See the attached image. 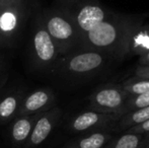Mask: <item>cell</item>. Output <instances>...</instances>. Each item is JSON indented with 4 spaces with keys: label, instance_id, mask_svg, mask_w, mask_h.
<instances>
[{
    "label": "cell",
    "instance_id": "obj_6",
    "mask_svg": "<svg viewBox=\"0 0 149 148\" xmlns=\"http://www.w3.org/2000/svg\"><path fill=\"white\" fill-rule=\"evenodd\" d=\"M33 59L36 66L40 69H49L57 63L59 59V51L46 31L44 24L38 22L31 39Z\"/></svg>",
    "mask_w": 149,
    "mask_h": 148
},
{
    "label": "cell",
    "instance_id": "obj_8",
    "mask_svg": "<svg viewBox=\"0 0 149 148\" xmlns=\"http://www.w3.org/2000/svg\"><path fill=\"white\" fill-rule=\"evenodd\" d=\"M122 116L84 111L76 115L69 123L70 131L75 133H90L100 130H112Z\"/></svg>",
    "mask_w": 149,
    "mask_h": 148
},
{
    "label": "cell",
    "instance_id": "obj_10",
    "mask_svg": "<svg viewBox=\"0 0 149 148\" xmlns=\"http://www.w3.org/2000/svg\"><path fill=\"white\" fill-rule=\"evenodd\" d=\"M54 103H55V94L52 89H38L24 97L16 117L41 114L53 108Z\"/></svg>",
    "mask_w": 149,
    "mask_h": 148
},
{
    "label": "cell",
    "instance_id": "obj_22",
    "mask_svg": "<svg viewBox=\"0 0 149 148\" xmlns=\"http://www.w3.org/2000/svg\"><path fill=\"white\" fill-rule=\"evenodd\" d=\"M141 148H149V134L144 135L143 142H142Z\"/></svg>",
    "mask_w": 149,
    "mask_h": 148
},
{
    "label": "cell",
    "instance_id": "obj_13",
    "mask_svg": "<svg viewBox=\"0 0 149 148\" xmlns=\"http://www.w3.org/2000/svg\"><path fill=\"white\" fill-rule=\"evenodd\" d=\"M112 138L110 130L94 131L71 142L67 148H102Z\"/></svg>",
    "mask_w": 149,
    "mask_h": 148
},
{
    "label": "cell",
    "instance_id": "obj_16",
    "mask_svg": "<svg viewBox=\"0 0 149 148\" xmlns=\"http://www.w3.org/2000/svg\"><path fill=\"white\" fill-rule=\"evenodd\" d=\"M144 135L124 132L119 137H113L102 148H141Z\"/></svg>",
    "mask_w": 149,
    "mask_h": 148
},
{
    "label": "cell",
    "instance_id": "obj_12",
    "mask_svg": "<svg viewBox=\"0 0 149 148\" xmlns=\"http://www.w3.org/2000/svg\"><path fill=\"white\" fill-rule=\"evenodd\" d=\"M149 51V24H137L129 41V55L143 56Z\"/></svg>",
    "mask_w": 149,
    "mask_h": 148
},
{
    "label": "cell",
    "instance_id": "obj_15",
    "mask_svg": "<svg viewBox=\"0 0 149 148\" xmlns=\"http://www.w3.org/2000/svg\"><path fill=\"white\" fill-rule=\"evenodd\" d=\"M147 120H149V107L138 109L123 115L116 123L113 130L117 132H126L132 127L142 124Z\"/></svg>",
    "mask_w": 149,
    "mask_h": 148
},
{
    "label": "cell",
    "instance_id": "obj_18",
    "mask_svg": "<svg viewBox=\"0 0 149 148\" xmlns=\"http://www.w3.org/2000/svg\"><path fill=\"white\" fill-rule=\"evenodd\" d=\"M146 107H149V92L139 95H129L126 101V112L127 113Z\"/></svg>",
    "mask_w": 149,
    "mask_h": 148
},
{
    "label": "cell",
    "instance_id": "obj_23",
    "mask_svg": "<svg viewBox=\"0 0 149 148\" xmlns=\"http://www.w3.org/2000/svg\"><path fill=\"white\" fill-rule=\"evenodd\" d=\"M60 1L64 2V3H66V4H75V3L80 2L81 0H60Z\"/></svg>",
    "mask_w": 149,
    "mask_h": 148
},
{
    "label": "cell",
    "instance_id": "obj_2",
    "mask_svg": "<svg viewBox=\"0 0 149 148\" xmlns=\"http://www.w3.org/2000/svg\"><path fill=\"white\" fill-rule=\"evenodd\" d=\"M42 24L57 46L60 56L72 53L75 48L80 49V35L69 12L49 11L43 17Z\"/></svg>",
    "mask_w": 149,
    "mask_h": 148
},
{
    "label": "cell",
    "instance_id": "obj_17",
    "mask_svg": "<svg viewBox=\"0 0 149 148\" xmlns=\"http://www.w3.org/2000/svg\"><path fill=\"white\" fill-rule=\"evenodd\" d=\"M121 85L129 95H139L149 92V79L133 76L125 80Z\"/></svg>",
    "mask_w": 149,
    "mask_h": 148
},
{
    "label": "cell",
    "instance_id": "obj_20",
    "mask_svg": "<svg viewBox=\"0 0 149 148\" xmlns=\"http://www.w3.org/2000/svg\"><path fill=\"white\" fill-rule=\"evenodd\" d=\"M134 76L139 77V78L149 79V65L148 66H138L135 70Z\"/></svg>",
    "mask_w": 149,
    "mask_h": 148
},
{
    "label": "cell",
    "instance_id": "obj_9",
    "mask_svg": "<svg viewBox=\"0 0 149 148\" xmlns=\"http://www.w3.org/2000/svg\"><path fill=\"white\" fill-rule=\"evenodd\" d=\"M62 112L59 108L53 107L48 111L41 113L35 123L28 142L24 144L26 148H37L42 144L59 122Z\"/></svg>",
    "mask_w": 149,
    "mask_h": 148
},
{
    "label": "cell",
    "instance_id": "obj_7",
    "mask_svg": "<svg viewBox=\"0 0 149 148\" xmlns=\"http://www.w3.org/2000/svg\"><path fill=\"white\" fill-rule=\"evenodd\" d=\"M73 22L81 37L84 34L93 30L100 24L108 20L114 15V12L109 11L97 3H84L77 7L73 12H69Z\"/></svg>",
    "mask_w": 149,
    "mask_h": 148
},
{
    "label": "cell",
    "instance_id": "obj_19",
    "mask_svg": "<svg viewBox=\"0 0 149 148\" xmlns=\"http://www.w3.org/2000/svg\"><path fill=\"white\" fill-rule=\"evenodd\" d=\"M126 132L135 133V134H140V135L149 134V120H147L146 122L142 123L140 125H137L135 127H132V128H130Z\"/></svg>",
    "mask_w": 149,
    "mask_h": 148
},
{
    "label": "cell",
    "instance_id": "obj_5",
    "mask_svg": "<svg viewBox=\"0 0 149 148\" xmlns=\"http://www.w3.org/2000/svg\"><path fill=\"white\" fill-rule=\"evenodd\" d=\"M26 16L24 0H10L0 3V44H8L22 28Z\"/></svg>",
    "mask_w": 149,
    "mask_h": 148
},
{
    "label": "cell",
    "instance_id": "obj_11",
    "mask_svg": "<svg viewBox=\"0 0 149 148\" xmlns=\"http://www.w3.org/2000/svg\"><path fill=\"white\" fill-rule=\"evenodd\" d=\"M39 116L40 114H35L28 116H18L14 119L10 128V137L13 144L24 145L28 142Z\"/></svg>",
    "mask_w": 149,
    "mask_h": 148
},
{
    "label": "cell",
    "instance_id": "obj_4",
    "mask_svg": "<svg viewBox=\"0 0 149 148\" xmlns=\"http://www.w3.org/2000/svg\"><path fill=\"white\" fill-rule=\"evenodd\" d=\"M129 94L121 84H107L96 88L89 97V110L102 114L123 116Z\"/></svg>",
    "mask_w": 149,
    "mask_h": 148
},
{
    "label": "cell",
    "instance_id": "obj_1",
    "mask_svg": "<svg viewBox=\"0 0 149 148\" xmlns=\"http://www.w3.org/2000/svg\"><path fill=\"white\" fill-rule=\"evenodd\" d=\"M139 20L115 13L81 37L79 50L104 53L113 59H123L129 55V41L133 28Z\"/></svg>",
    "mask_w": 149,
    "mask_h": 148
},
{
    "label": "cell",
    "instance_id": "obj_25",
    "mask_svg": "<svg viewBox=\"0 0 149 148\" xmlns=\"http://www.w3.org/2000/svg\"><path fill=\"white\" fill-rule=\"evenodd\" d=\"M148 16H149V14H148Z\"/></svg>",
    "mask_w": 149,
    "mask_h": 148
},
{
    "label": "cell",
    "instance_id": "obj_3",
    "mask_svg": "<svg viewBox=\"0 0 149 148\" xmlns=\"http://www.w3.org/2000/svg\"><path fill=\"white\" fill-rule=\"evenodd\" d=\"M113 58L91 50H77L58 59L56 66L62 75L83 77L100 71Z\"/></svg>",
    "mask_w": 149,
    "mask_h": 148
},
{
    "label": "cell",
    "instance_id": "obj_21",
    "mask_svg": "<svg viewBox=\"0 0 149 148\" xmlns=\"http://www.w3.org/2000/svg\"><path fill=\"white\" fill-rule=\"evenodd\" d=\"M149 65V51L139 58L138 66H148Z\"/></svg>",
    "mask_w": 149,
    "mask_h": 148
},
{
    "label": "cell",
    "instance_id": "obj_14",
    "mask_svg": "<svg viewBox=\"0 0 149 148\" xmlns=\"http://www.w3.org/2000/svg\"><path fill=\"white\" fill-rule=\"evenodd\" d=\"M24 97L22 92L13 91L0 99V122L6 123L17 116Z\"/></svg>",
    "mask_w": 149,
    "mask_h": 148
},
{
    "label": "cell",
    "instance_id": "obj_24",
    "mask_svg": "<svg viewBox=\"0 0 149 148\" xmlns=\"http://www.w3.org/2000/svg\"><path fill=\"white\" fill-rule=\"evenodd\" d=\"M7 1H10V0H0V3H4V2H7Z\"/></svg>",
    "mask_w": 149,
    "mask_h": 148
}]
</instances>
